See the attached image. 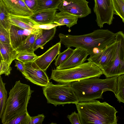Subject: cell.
Returning a JSON list of instances; mask_svg holds the SVG:
<instances>
[{
    "label": "cell",
    "instance_id": "obj_30",
    "mask_svg": "<svg viewBox=\"0 0 124 124\" xmlns=\"http://www.w3.org/2000/svg\"><path fill=\"white\" fill-rule=\"evenodd\" d=\"M0 42L10 44L9 31L0 24Z\"/></svg>",
    "mask_w": 124,
    "mask_h": 124
},
{
    "label": "cell",
    "instance_id": "obj_18",
    "mask_svg": "<svg viewBox=\"0 0 124 124\" xmlns=\"http://www.w3.org/2000/svg\"><path fill=\"white\" fill-rule=\"evenodd\" d=\"M10 23L22 28L32 31L36 30L34 28L35 25L38 24L29 17L14 16L9 15Z\"/></svg>",
    "mask_w": 124,
    "mask_h": 124
},
{
    "label": "cell",
    "instance_id": "obj_10",
    "mask_svg": "<svg viewBox=\"0 0 124 124\" xmlns=\"http://www.w3.org/2000/svg\"><path fill=\"white\" fill-rule=\"evenodd\" d=\"M86 0H62L58 9L78 18L85 17L91 13Z\"/></svg>",
    "mask_w": 124,
    "mask_h": 124
},
{
    "label": "cell",
    "instance_id": "obj_12",
    "mask_svg": "<svg viewBox=\"0 0 124 124\" xmlns=\"http://www.w3.org/2000/svg\"><path fill=\"white\" fill-rule=\"evenodd\" d=\"M27 76L25 78L33 84L42 87L46 86L50 82L46 71L34 68L31 62L24 64Z\"/></svg>",
    "mask_w": 124,
    "mask_h": 124
},
{
    "label": "cell",
    "instance_id": "obj_11",
    "mask_svg": "<svg viewBox=\"0 0 124 124\" xmlns=\"http://www.w3.org/2000/svg\"><path fill=\"white\" fill-rule=\"evenodd\" d=\"M61 43L60 42L50 47L45 53L38 56L32 62L34 68L46 71L52 62L60 52Z\"/></svg>",
    "mask_w": 124,
    "mask_h": 124
},
{
    "label": "cell",
    "instance_id": "obj_26",
    "mask_svg": "<svg viewBox=\"0 0 124 124\" xmlns=\"http://www.w3.org/2000/svg\"><path fill=\"white\" fill-rule=\"evenodd\" d=\"M38 56L34 51H24L19 53L16 59L27 64L32 62Z\"/></svg>",
    "mask_w": 124,
    "mask_h": 124
},
{
    "label": "cell",
    "instance_id": "obj_34",
    "mask_svg": "<svg viewBox=\"0 0 124 124\" xmlns=\"http://www.w3.org/2000/svg\"><path fill=\"white\" fill-rule=\"evenodd\" d=\"M25 3L31 11L34 13L36 11L37 0H23Z\"/></svg>",
    "mask_w": 124,
    "mask_h": 124
},
{
    "label": "cell",
    "instance_id": "obj_36",
    "mask_svg": "<svg viewBox=\"0 0 124 124\" xmlns=\"http://www.w3.org/2000/svg\"><path fill=\"white\" fill-rule=\"evenodd\" d=\"M59 26L57 24H38L35 25L34 26V28L36 30L39 29H49L55 27Z\"/></svg>",
    "mask_w": 124,
    "mask_h": 124
},
{
    "label": "cell",
    "instance_id": "obj_22",
    "mask_svg": "<svg viewBox=\"0 0 124 124\" xmlns=\"http://www.w3.org/2000/svg\"><path fill=\"white\" fill-rule=\"evenodd\" d=\"M62 0H37L35 12L45 10L57 9L58 8Z\"/></svg>",
    "mask_w": 124,
    "mask_h": 124
},
{
    "label": "cell",
    "instance_id": "obj_29",
    "mask_svg": "<svg viewBox=\"0 0 124 124\" xmlns=\"http://www.w3.org/2000/svg\"><path fill=\"white\" fill-rule=\"evenodd\" d=\"M31 117L27 112L16 117L7 124H28Z\"/></svg>",
    "mask_w": 124,
    "mask_h": 124
},
{
    "label": "cell",
    "instance_id": "obj_1",
    "mask_svg": "<svg viewBox=\"0 0 124 124\" xmlns=\"http://www.w3.org/2000/svg\"><path fill=\"white\" fill-rule=\"evenodd\" d=\"M60 42L66 47L83 49L92 56L103 50L116 41V33L108 29H98L80 35H59Z\"/></svg>",
    "mask_w": 124,
    "mask_h": 124
},
{
    "label": "cell",
    "instance_id": "obj_7",
    "mask_svg": "<svg viewBox=\"0 0 124 124\" xmlns=\"http://www.w3.org/2000/svg\"><path fill=\"white\" fill-rule=\"evenodd\" d=\"M116 33L119 42L115 58L112 65L102 71L107 78L124 74V33L121 31Z\"/></svg>",
    "mask_w": 124,
    "mask_h": 124
},
{
    "label": "cell",
    "instance_id": "obj_25",
    "mask_svg": "<svg viewBox=\"0 0 124 124\" xmlns=\"http://www.w3.org/2000/svg\"><path fill=\"white\" fill-rule=\"evenodd\" d=\"M116 87L115 96L119 102L124 103V74L118 76Z\"/></svg>",
    "mask_w": 124,
    "mask_h": 124
},
{
    "label": "cell",
    "instance_id": "obj_8",
    "mask_svg": "<svg viewBox=\"0 0 124 124\" xmlns=\"http://www.w3.org/2000/svg\"><path fill=\"white\" fill-rule=\"evenodd\" d=\"M93 11L96 16V21L100 28L104 24L112 23L115 11L112 0H94Z\"/></svg>",
    "mask_w": 124,
    "mask_h": 124
},
{
    "label": "cell",
    "instance_id": "obj_23",
    "mask_svg": "<svg viewBox=\"0 0 124 124\" xmlns=\"http://www.w3.org/2000/svg\"><path fill=\"white\" fill-rule=\"evenodd\" d=\"M9 14L4 4L0 0V24L9 31L11 25L9 20Z\"/></svg>",
    "mask_w": 124,
    "mask_h": 124
},
{
    "label": "cell",
    "instance_id": "obj_19",
    "mask_svg": "<svg viewBox=\"0 0 124 124\" xmlns=\"http://www.w3.org/2000/svg\"><path fill=\"white\" fill-rule=\"evenodd\" d=\"M78 18L69 13L62 11L56 12L54 19V23L59 26L65 25L70 28L77 23Z\"/></svg>",
    "mask_w": 124,
    "mask_h": 124
},
{
    "label": "cell",
    "instance_id": "obj_13",
    "mask_svg": "<svg viewBox=\"0 0 124 124\" xmlns=\"http://www.w3.org/2000/svg\"><path fill=\"white\" fill-rule=\"evenodd\" d=\"M9 14L28 17L33 13L27 6L23 0H1Z\"/></svg>",
    "mask_w": 124,
    "mask_h": 124
},
{
    "label": "cell",
    "instance_id": "obj_35",
    "mask_svg": "<svg viewBox=\"0 0 124 124\" xmlns=\"http://www.w3.org/2000/svg\"><path fill=\"white\" fill-rule=\"evenodd\" d=\"M15 62L16 64L15 66L16 67L17 69L22 73L24 77L26 76L27 74L25 70L24 64L18 60L15 61Z\"/></svg>",
    "mask_w": 124,
    "mask_h": 124
},
{
    "label": "cell",
    "instance_id": "obj_21",
    "mask_svg": "<svg viewBox=\"0 0 124 124\" xmlns=\"http://www.w3.org/2000/svg\"><path fill=\"white\" fill-rule=\"evenodd\" d=\"M40 29L36 30L31 33L16 50L19 53L24 51H34L33 47L35 41L38 36Z\"/></svg>",
    "mask_w": 124,
    "mask_h": 124
},
{
    "label": "cell",
    "instance_id": "obj_14",
    "mask_svg": "<svg viewBox=\"0 0 124 124\" xmlns=\"http://www.w3.org/2000/svg\"><path fill=\"white\" fill-rule=\"evenodd\" d=\"M89 54L86 50L76 48L69 58L64 62L57 67L56 69L63 70L72 68L84 63Z\"/></svg>",
    "mask_w": 124,
    "mask_h": 124
},
{
    "label": "cell",
    "instance_id": "obj_9",
    "mask_svg": "<svg viewBox=\"0 0 124 124\" xmlns=\"http://www.w3.org/2000/svg\"><path fill=\"white\" fill-rule=\"evenodd\" d=\"M119 39L116 35V41L100 53L90 56L87 60L98 66L102 71H104L112 65L115 57Z\"/></svg>",
    "mask_w": 124,
    "mask_h": 124
},
{
    "label": "cell",
    "instance_id": "obj_4",
    "mask_svg": "<svg viewBox=\"0 0 124 124\" xmlns=\"http://www.w3.org/2000/svg\"><path fill=\"white\" fill-rule=\"evenodd\" d=\"M33 91L29 85L21 83L20 80L16 82L10 91L1 118L3 124H7L16 117L28 112V104Z\"/></svg>",
    "mask_w": 124,
    "mask_h": 124
},
{
    "label": "cell",
    "instance_id": "obj_33",
    "mask_svg": "<svg viewBox=\"0 0 124 124\" xmlns=\"http://www.w3.org/2000/svg\"><path fill=\"white\" fill-rule=\"evenodd\" d=\"M45 117V116L43 114L31 116L30 120L28 124H42Z\"/></svg>",
    "mask_w": 124,
    "mask_h": 124
},
{
    "label": "cell",
    "instance_id": "obj_24",
    "mask_svg": "<svg viewBox=\"0 0 124 124\" xmlns=\"http://www.w3.org/2000/svg\"><path fill=\"white\" fill-rule=\"evenodd\" d=\"M2 78L0 77V118H1L5 110L7 100V93Z\"/></svg>",
    "mask_w": 124,
    "mask_h": 124
},
{
    "label": "cell",
    "instance_id": "obj_3",
    "mask_svg": "<svg viewBox=\"0 0 124 124\" xmlns=\"http://www.w3.org/2000/svg\"><path fill=\"white\" fill-rule=\"evenodd\" d=\"M75 104L81 124H117V111L106 102L95 100L78 102Z\"/></svg>",
    "mask_w": 124,
    "mask_h": 124
},
{
    "label": "cell",
    "instance_id": "obj_15",
    "mask_svg": "<svg viewBox=\"0 0 124 124\" xmlns=\"http://www.w3.org/2000/svg\"><path fill=\"white\" fill-rule=\"evenodd\" d=\"M35 31L23 29L12 24L9 33L10 44L13 48L16 49L31 33Z\"/></svg>",
    "mask_w": 124,
    "mask_h": 124
},
{
    "label": "cell",
    "instance_id": "obj_5",
    "mask_svg": "<svg viewBox=\"0 0 124 124\" xmlns=\"http://www.w3.org/2000/svg\"><path fill=\"white\" fill-rule=\"evenodd\" d=\"M103 74L98 66L88 61L69 69L52 70L50 79L60 84L71 83L91 78H99Z\"/></svg>",
    "mask_w": 124,
    "mask_h": 124
},
{
    "label": "cell",
    "instance_id": "obj_32",
    "mask_svg": "<svg viewBox=\"0 0 124 124\" xmlns=\"http://www.w3.org/2000/svg\"><path fill=\"white\" fill-rule=\"evenodd\" d=\"M70 121L72 124H81L80 119L78 113L74 111L67 116Z\"/></svg>",
    "mask_w": 124,
    "mask_h": 124
},
{
    "label": "cell",
    "instance_id": "obj_6",
    "mask_svg": "<svg viewBox=\"0 0 124 124\" xmlns=\"http://www.w3.org/2000/svg\"><path fill=\"white\" fill-rule=\"evenodd\" d=\"M47 103L56 106L67 104H76L79 102L71 83L54 85L50 82L42 88Z\"/></svg>",
    "mask_w": 124,
    "mask_h": 124
},
{
    "label": "cell",
    "instance_id": "obj_17",
    "mask_svg": "<svg viewBox=\"0 0 124 124\" xmlns=\"http://www.w3.org/2000/svg\"><path fill=\"white\" fill-rule=\"evenodd\" d=\"M56 27L49 29H40L39 35L33 46V48L34 51L39 47H43L47 43L53 38L56 33Z\"/></svg>",
    "mask_w": 124,
    "mask_h": 124
},
{
    "label": "cell",
    "instance_id": "obj_2",
    "mask_svg": "<svg viewBox=\"0 0 124 124\" xmlns=\"http://www.w3.org/2000/svg\"><path fill=\"white\" fill-rule=\"evenodd\" d=\"M118 76L102 79L93 77L72 82L71 85L79 102L102 99L104 92L110 91L115 94Z\"/></svg>",
    "mask_w": 124,
    "mask_h": 124
},
{
    "label": "cell",
    "instance_id": "obj_31",
    "mask_svg": "<svg viewBox=\"0 0 124 124\" xmlns=\"http://www.w3.org/2000/svg\"><path fill=\"white\" fill-rule=\"evenodd\" d=\"M10 65L0 58V75L4 74L5 76H8L12 70Z\"/></svg>",
    "mask_w": 124,
    "mask_h": 124
},
{
    "label": "cell",
    "instance_id": "obj_20",
    "mask_svg": "<svg viewBox=\"0 0 124 124\" xmlns=\"http://www.w3.org/2000/svg\"><path fill=\"white\" fill-rule=\"evenodd\" d=\"M0 58L10 64L16 59L19 53L12 47L11 44L0 42Z\"/></svg>",
    "mask_w": 124,
    "mask_h": 124
},
{
    "label": "cell",
    "instance_id": "obj_28",
    "mask_svg": "<svg viewBox=\"0 0 124 124\" xmlns=\"http://www.w3.org/2000/svg\"><path fill=\"white\" fill-rule=\"evenodd\" d=\"M115 14L119 16L124 23V0H112Z\"/></svg>",
    "mask_w": 124,
    "mask_h": 124
},
{
    "label": "cell",
    "instance_id": "obj_27",
    "mask_svg": "<svg viewBox=\"0 0 124 124\" xmlns=\"http://www.w3.org/2000/svg\"><path fill=\"white\" fill-rule=\"evenodd\" d=\"M74 50L70 47H68L63 52H60L57 58L55 59L54 64L55 66L57 67L65 61L71 54Z\"/></svg>",
    "mask_w": 124,
    "mask_h": 124
},
{
    "label": "cell",
    "instance_id": "obj_16",
    "mask_svg": "<svg viewBox=\"0 0 124 124\" xmlns=\"http://www.w3.org/2000/svg\"><path fill=\"white\" fill-rule=\"evenodd\" d=\"M57 9H47L36 11L28 16L39 24L54 23Z\"/></svg>",
    "mask_w": 124,
    "mask_h": 124
}]
</instances>
